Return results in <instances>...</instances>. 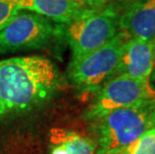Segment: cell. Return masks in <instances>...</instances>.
<instances>
[{"mask_svg": "<svg viewBox=\"0 0 155 154\" xmlns=\"http://www.w3.org/2000/svg\"><path fill=\"white\" fill-rule=\"evenodd\" d=\"M62 87L60 71L48 58L31 55L0 60V121L38 109Z\"/></svg>", "mask_w": 155, "mask_h": 154, "instance_id": "6da1fadb", "label": "cell"}, {"mask_svg": "<svg viewBox=\"0 0 155 154\" xmlns=\"http://www.w3.org/2000/svg\"><path fill=\"white\" fill-rule=\"evenodd\" d=\"M89 122L96 154H121L155 126V98L113 110Z\"/></svg>", "mask_w": 155, "mask_h": 154, "instance_id": "7a4b0ae2", "label": "cell"}, {"mask_svg": "<svg viewBox=\"0 0 155 154\" xmlns=\"http://www.w3.org/2000/svg\"><path fill=\"white\" fill-rule=\"evenodd\" d=\"M120 5L117 2L94 7L67 24H61L63 37L71 50V60L79 59L107 43L120 31Z\"/></svg>", "mask_w": 155, "mask_h": 154, "instance_id": "3957f363", "label": "cell"}, {"mask_svg": "<svg viewBox=\"0 0 155 154\" xmlns=\"http://www.w3.org/2000/svg\"><path fill=\"white\" fill-rule=\"evenodd\" d=\"M130 36L119 31L113 38L77 60L70 61L67 75L75 88L82 93H95L115 75L124 43Z\"/></svg>", "mask_w": 155, "mask_h": 154, "instance_id": "277c9868", "label": "cell"}, {"mask_svg": "<svg viewBox=\"0 0 155 154\" xmlns=\"http://www.w3.org/2000/svg\"><path fill=\"white\" fill-rule=\"evenodd\" d=\"M57 31L53 21L36 13L19 10L0 29V55L46 47Z\"/></svg>", "mask_w": 155, "mask_h": 154, "instance_id": "5b68a950", "label": "cell"}, {"mask_svg": "<svg viewBox=\"0 0 155 154\" xmlns=\"http://www.w3.org/2000/svg\"><path fill=\"white\" fill-rule=\"evenodd\" d=\"M155 98L150 80L120 74L110 78L98 89L83 113L86 121L97 119L119 108Z\"/></svg>", "mask_w": 155, "mask_h": 154, "instance_id": "8992f818", "label": "cell"}, {"mask_svg": "<svg viewBox=\"0 0 155 154\" xmlns=\"http://www.w3.org/2000/svg\"><path fill=\"white\" fill-rule=\"evenodd\" d=\"M155 64L152 41L129 37L122 48L115 75L125 74L140 79H148Z\"/></svg>", "mask_w": 155, "mask_h": 154, "instance_id": "52a82bcc", "label": "cell"}, {"mask_svg": "<svg viewBox=\"0 0 155 154\" xmlns=\"http://www.w3.org/2000/svg\"><path fill=\"white\" fill-rule=\"evenodd\" d=\"M119 27L130 37L152 41L155 36V0H134L121 11Z\"/></svg>", "mask_w": 155, "mask_h": 154, "instance_id": "ba28073f", "label": "cell"}, {"mask_svg": "<svg viewBox=\"0 0 155 154\" xmlns=\"http://www.w3.org/2000/svg\"><path fill=\"white\" fill-rule=\"evenodd\" d=\"M20 10H27L42 15L59 24H67L92 8L72 0H13Z\"/></svg>", "mask_w": 155, "mask_h": 154, "instance_id": "9c48e42d", "label": "cell"}, {"mask_svg": "<svg viewBox=\"0 0 155 154\" xmlns=\"http://www.w3.org/2000/svg\"><path fill=\"white\" fill-rule=\"evenodd\" d=\"M53 139L55 143L63 144L70 154H96L94 140L74 131L54 130Z\"/></svg>", "mask_w": 155, "mask_h": 154, "instance_id": "30bf717a", "label": "cell"}, {"mask_svg": "<svg viewBox=\"0 0 155 154\" xmlns=\"http://www.w3.org/2000/svg\"><path fill=\"white\" fill-rule=\"evenodd\" d=\"M124 154H155V126L148 129L123 152Z\"/></svg>", "mask_w": 155, "mask_h": 154, "instance_id": "8fae6325", "label": "cell"}, {"mask_svg": "<svg viewBox=\"0 0 155 154\" xmlns=\"http://www.w3.org/2000/svg\"><path fill=\"white\" fill-rule=\"evenodd\" d=\"M19 10L13 0H0V29Z\"/></svg>", "mask_w": 155, "mask_h": 154, "instance_id": "7c38bea8", "label": "cell"}, {"mask_svg": "<svg viewBox=\"0 0 155 154\" xmlns=\"http://www.w3.org/2000/svg\"><path fill=\"white\" fill-rule=\"evenodd\" d=\"M79 4L87 6V7H100V6L110 4L113 2H118L121 0H72Z\"/></svg>", "mask_w": 155, "mask_h": 154, "instance_id": "4fadbf2b", "label": "cell"}, {"mask_svg": "<svg viewBox=\"0 0 155 154\" xmlns=\"http://www.w3.org/2000/svg\"><path fill=\"white\" fill-rule=\"evenodd\" d=\"M50 154H70L68 149L61 143H55V145L52 147Z\"/></svg>", "mask_w": 155, "mask_h": 154, "instance_id": "5bb4252c", "label": "cell"}, {"mask_svg": "<svg viewBox=\"0 0 155 154\" xmlns=\"http://www.w3.org/2000/svg\"><path fill=\"white\" fill-rule=\"evenodd\" d=\"M149 80H155V64H154V67H153L152 73H151V75H150Z\"/></svg>", "mask_w": 155, "mask_h": 154, "instance_id": "9a60e30c", "label": "cell"}, {"mask_svg": "<svg viewBox=\"0 0 155 154\" xmlns=\"http://www.w3.org/2000/svg\"><path fill=\"white\" fill-rule=\"evenodd\" d=\"M152 43H153V48H154V54H155V36H154V38H153V40H152Z\"/></svg>", "mask_w": 155, "mask_h": 154, "instance_id": "2e32d148", "label": "cell"}, {"mask_svg": "<svg viewBox=\"0 0 155 154\" xmlns=\"http://www.w3.org/2000/svg\"><path fill=\"white\" fill-rule=\"evenodd\" d=\"M121 154H124V153H121Z\"/></svg>", "mask_w": 155, "mask_h": 154, "instance_id": "e0dca14e", "label": "cell"}]
</instances>
